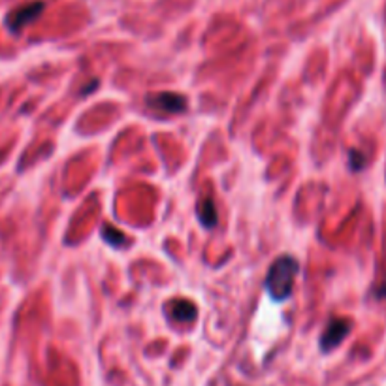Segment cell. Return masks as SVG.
<instances>
[{
  "label": "cell",
  "mask_w": 386,
  "mask_h": 386,
  "mask_svg": "<svg viewBox=\"0 0 386 386\" xmlns=\"http://www.w3.org/2000/svg\"><path fill=\"white\" fill-rule=\"evenodd\" d=\"M298 271V260L294 256H279L275 262L271 264L270 271L266 275V291H268L271 298L275 299V302L291 298Z\"/></svg>",
  "instance_id": "cell-1"
},
{
  "label": "cell",
  "mask_w": 386,
  "mask_h": 386,
  "mask_svg": "<svg viewBox=\"0 0 386 386\" xmlns=\"http://www.w3.org/2000/svg\"><path fill=\"white\" fill-rule=\"evenodd\" d=\"M146 104L155 110L157 113L162 115H175V113H183L187 111L189 104L187 98L177 93H157V95H149L146 98Z\"/></svg>",
  "instance_id": "cell-2"
},
{
  "label": "cell",
  "mask_w": 386,
  "mask_h": 386,
  "mask_svg": "<svg viewBox=\"0 0 386 386\" xmlns=\"http://www.w3.org/2000/svg\"><path fill=\"white\" fill-rule=\"evenodd\" d=\"M42 12H44V2H40V0L15 8L14 12H10L6 17L8 29L12 30V32H19L23 27H27L29 23L34 21Z\"/></svg>",
  "instance_id": "cell-3"
},
{
  "label": "cell",
  "mask_w": 386,
  "mask_h": 386,
  "mask_svg": "<svg viewBox=\"0 0 386 386\" xmlns=\"http://www.w3.org/2000/svg\"><path fill=\"white\" fill-rule=\"evenodd\" d=\"M350 322L347 319H332L321 337V349L332 350L349 335Z\"/></svg>",
  "instance_id": "cell-4"
},
{
  "label": "cell",
  "mask_w": 386,
  "mask_h": 386,
  "mask_svg": "<svg viewBox=\"0 0 386 386\" xmlns=\"http://www.w3.org/2000/svg\"><path fill=\"white\" fill-rule=\"evenodd\" d=\"M198 217L202 220V225L212 228V226L217 225V207H215V202H213L212 194H205L200 202H198Z\"/></svg>",
  "instance_id": "cell-5"
},
{
  "label": "cell",
  "mask_w": 386,
  "mask_h": 386,
  "mask_svg": "<svg viewBox=\"0 0 386 386\" xmlns=\"http://www.w3.org/2000/svg\"><path fill=\"white\" fill-rule=\"evenodd\" d=\"M172 315L177 322H190L196 317V307L189 299H175L172 304Z\"/></svg>",
  "instance_id": "cell-6"
},
{
  "label": "cell",
  "mask_w": 386,
  "mask_h": 386,
  "mask_svg": "<svg viewBox=\"0 0 386 386\" xmlns=\"http://www.w3.org/2000/svg\"><path fill=\"white\" fill-rule=\"evenodd\" d=\"M102 238L108 241V243H111L113 247H124V245L128 243L126 236H124V234H121V232H117L115 228H113V226H110V225H106L102 228Z\"/></svg>",
  "instance_id": "cell-7"
},
{
  "label": "cell",
  "mask_w": 386,
  "mask_h": 386,
  "mask_svg": "<svg viewBox=\"0 0 386 386\" xmlns=\"http://www.w3.org/2000/svg\"><path fill=\"white\" fill-rule=\"evenodd\" d=\"M364 162V155L360 153V151H350V166H352V170H362Z\"/></svg>",
  "instance_id": "cell-8"
},
{
  "label": "cell",
  "mask_w": 386,
  "mask_h": 386,
  "mask_svg": "<svg viewBox=\"0 0 386 386\" xmlns=\"http://www.w3.org/2000/svg\"><path fill=\"white\" fill-rule=\"evenodd\" d=\"M377 298L386 299V277H385V281H383V283H381L379 288H377Z\"/></svg>",
  "instance_id": "cell-9"
}]
</instances>
